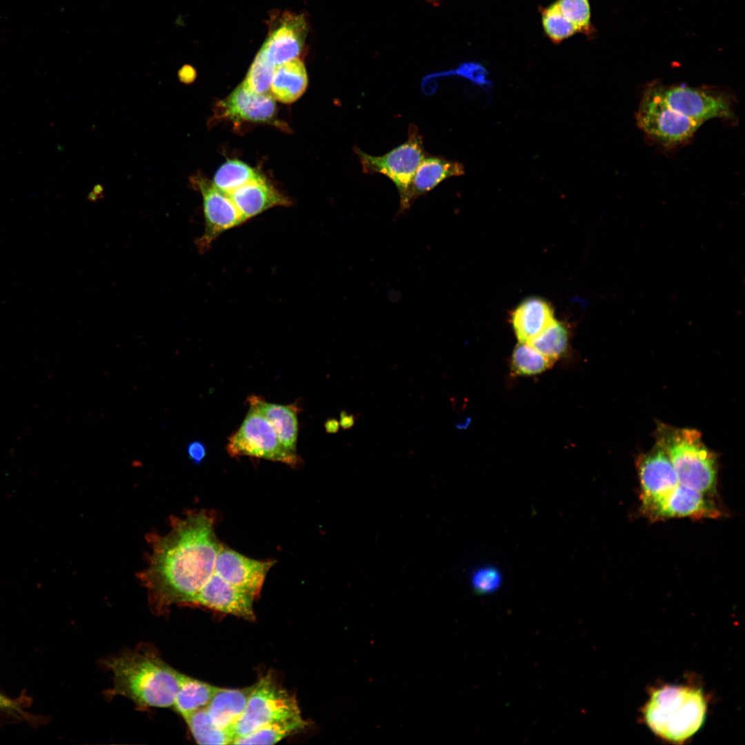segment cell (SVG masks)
I'll list each match as a JSON object with an SVG mask.
<instances>
[{
	"instance_id": "cell-1",
	"label": "cell",
	"mask_w": 745,
	"mask_h": 745,
	"mask_svg": "<svg viewBox=\"0 0 745 745\" xmlns=\"http://www.w3.org/2000/svg\"><path fill=\"white\" fill-rule=\"evenodd\" d=\"M165 535H148V566L138 574L150 603L161 612L173 604L188 605L214 573L221 546L214 517L206 510L172 517Z\"/></svg>"
},
{
	"instance_id": "cell-2",
	"label": "cell",
	"mask_w": 745,
	"mask_h": 745,
	"mask_svg": "<svg viewBox=\"0 0 745 745\" xmlns=\"http://www.w3.org/2000/svg\"><path fill=\"white\" fill-rule=\"evenodd\" d=\"M113 675L112 694L128 697L141 708L172 707L181 673L161 658L128 652L106 661Z\"/></svg>"
},
{
	"instance_id": "cell-3",
	"label": "cell",
	"mask_w": 745,
	"mask_h": 745,
	"mask_svg": "<svg viewBox=\"0 0 745 745\" xmlns=\"http://www.w3.org/2000/svg\"><path fill=\"white\" fill-rule=\"evenodd\" d=\"M706 711L701 690L666 686L652 692L644 715L655 734L674 743H683L700 728Z\"/></svg>"
},
{
	"instance_id": "cell-4",
	"label": "cell",
	"mask_w": 745,
	"mask_h": 745,
	"mask_svg": "<svg viewBox=\"0 0 745 745\" xmlns=\"http://www.w3.org/2000/svg\"><path fill=\"white\" fill-rule=\"evenodd\" d=\"M655 437L668 455L680 484L709 497L716 493L717 455L704 444L698 430L657 422Z\"/></svg>"
},
{
	"instance_id": "cell-5",
	"label": "cell",
	"mask_w": 745,
	"mask_h": 745,
	"mask_svg": "<svg viewBox=\"0 0 745 745\" xmlns=\"http://www.w3.org/2000/svg\"><path fill=\"white\" fill-rule=\"evenodd\" d=\"M422 136L415 124L408 128L407 140L382 156L370 155L354 148L364 173H380L395 185L400 198V210H408L413 203L410 188L415 172L427 155Z\"/></svg>"
},
{
	"instance_id": "cell-6",
	"label": "cell",
	"mask_w": 745,
	"mask_h": 745,
	"mask_svg": "<svg viewBox=\"0 0 745 745\" xmlns=\"http://www.w3.org/2000/svg\"><path fill=\"white\" fill-rule=\"evenodd\" d=\"M636 121L643 132L665 146L689 140L702 124L670 108L663 99L657 82L645 89L636 112Z\"/></svg>"
},
{
	"instance_id": "cell-7",
	"label": "cell",
	"mask_w": 745,
	"mask_h": 745,
	"mask_svg": "<svg viewBox=\"0 0 745 745\" xmlns=\"http://www.w3.org/2000/svg\"><path fill=\"white\" fill-rule=\"evenodd\" d=\"M295 697L270 675L252 686L246 708L232 727L235 738L244 736L272 722L299 715Z\"/></svg>"
},
{
	"instance_id": "cell-8",
	"label": "cell",
	"mask_w": 745,
	"mask_h": 745,
	"mask_svg": "<svg viewBox=\"0 0 745 745\" xmlns=\"http://www.w3.org/2000/svg\"><path fill=\"white\" fill-rule=\"evenodd\" d=\"M226 450L230 456H250L280 461L292 466L299 464L297 453L286 450L268 421L249 406L242 424L229 438Z\"/></svg>"
},
{
	"instance_id": "cell-9",
	"label": "cell",
	"mask_w": 745,
	"mask_h": 745,
	"mask_svg": "<svg viewBox=\"0 0 745 745\" xmlns=\"http://www.w3.org/2000/svg\"><path fill=\"white\" fill-rule=\"evenodd\" d=\"M657 85L668 106L692 120L703 123L711 119L734 117L733 99L722 90L684 84L665 86L658 82Z\"/></svg>"
},
{
	"instance_id": "cell-10",
	"label": "cell",
	"mask_w": 745,
	"mask_h": 745,
	"mask_svg": "<svg viewBox=\"0 0 745 745\" xmlns=\"http://www.w3.org/2000/svg\"><path fill=\"white\" fill-rule=\"evenodd\" d=\"M644 513L655 520L670 518H717L721 512L709 497L678 484L667 493L642 503Z\"/></svg>"
},
{
	"instance_id": "cell-11",
	"label": "cell",
	"mask_w": 745,
	"mask_h": 745,
	"mask_svg": "<svg viewBox=\"0 0 745 745\" xmlns=\"http://www.w3.org/2000/svg\"><path fill=\"white\" fill-rule=\"evenodd\" d=\"M195 182L202 195L205 220L203 234L196 244L199 251L203 252L221 234L245 221L227 193L205 179L197 177Z\"/></svg>"
},
{
	"instance_id": "cell-12",
	"label": "cell",
	"mask_w": 745,
	"mask_h": 745,
	"mask_svg": "<svg viewBox=\"0 0 745 745\" xmlns=\"http://www.w3.org/2000/svg\"><path fill=\"white\" fill-rule=\"evenodd\" d=\"M273 561L257 560L221 545L214 573L239 589L257 597Z\"/></svg>"
},
{
	"instance_id": "cell-13",
	"label": "cell",
	"mask_w": 745,
	"mask_h": 745,
	"mask_svg": "<svg viewBox=\"0 0 745 745\" xmlns=\"http://www.w3.org/2000/svg\"><path fill=\"white\" fill-rule=\"evenodd\" d=\"M255 597L213 573L188 605L200 606L249 621L255 619Z\"/></svg>"
},
{
	"instance_id": "cell-14",
	"label": "cell",
	"mask_w": 745,
	"mask_h": 745,
	"mask_svg": "<svg viewBox=\"0 0 745 745\" xmlns=\"http://www.w3.org/2000/svg\"><path fill=\"white\" fill-rule=\"evenodd\" d=\"M636 464L642 503L667 493L679 484L668 455L657 442L650 450L639 455Z\"/></svg>"
},
{
	"instance_id": "cell-15",
	"label": "cell",
	"mask_w": 745,
	"mask_h": 745,
	"mask_svg": "<svg viewBox=\"0 0 745 745\" xmlns=\"http://www.w3.org/2000/svg\"><path fill=\"white\" fill-rule=\"evenodd\" d=\"M306 25L301 16H286L269 35L260 51L275 67L297 58L303 50Z\"/></svg>"
},
{
	"instance_id": "cell-16",
	"label": "cell",
	"mask_w": 745,
	"mask_h": 745,
	"mask_svg": "<svg viewBox=\"0 0 745 745\" xmlns=\"http://www.w3.org/2000/svg\"><path fill=\"white\" fill-rule=\"evenodd\" d=\"M221 107L226 117L252 122L270 121L276 113L272 95L255 92L243 83L222 101Z\"/></svg>"
},
{
	"instance_id": "cell-17",
	"label": "cell",
	"mask_w": 745,
	"mask_h": 745,
	"mask_svg": "<svg viewBox=\"0 0 745 745\" xmlns=\"http://www.w3.org/2000/svg\"><path fill=\"white\" fill-rule=\"evenodd\" d=\"M245 221L277 206L289 201L264 177L250 181L228 194Z\"/></svg>"
},
{
	"instance_id": "cell-18",
	"label": "cell",
	"mask_w": 745,
	"mask_h": 745,
	"mask_svg": "<svg viewBox=\"0 0 745 745\" xmlns=\"http://www.w3.org/2000/svg\"><path fill=\"white\" fill-rule=\"evenodd\" d=\"M555 320L551 306L546 300L536 297L522 301L511 314L513 330L520 343H528Z\"/></svg>"
},
{
	"instance_id": "cell-19",
	"label": "cell",
	"mask_w": 745,
	"mask_h": 745,
	"mask_svg": "<svg viewBox=\"0 0 745 745\" xmlns=\"http://www.w3.org/2000/svg\"><path fill=\"white\" fill-rule=\"evenodd\" d=\"M247 400L250 407L257 410L268 421L284 447L290 452L297 453L299 408L295 404L269 403L256 395L249 396Z\"/></svg>"
},
{
	"instance_id": "cell-20",
	"label": "cell",
	"mask_w": 745,
	"mask_h": 745,
	"mask_svg": "<svg viewBox=\"0 0 745 745\" xmlns=\"http://www.w3.org/2000/svg\"><path fill=\"white\" fill-rule=\"evenodd\" d=\"M464 174V166L439 156L426 155L419 164L411 183L412 202L428 193L444 180Z\"/></svg>"
},
{
	"instance_id": "cell-21",
	"label": "cell",
	"mask_w": 745,
	"mask_h": 745,
	"mask_svg": "<svg viewBox=\"0 0 745 745\" xmlns=\"http://www.w3.org/2000/svg\"><path fill=\"white\" fill-rule=\"evenodd\" d=\"M252 688H219L206 707L211 721L220 728L232 729L246 708Z\"/></svg>"
},
{
	"instance_id": "cell-22",
	"label": "cell",
	"mask_w": 745,
	"mask_h": 745,
	"mask_svg": "<svg viewBox=\"0 0 745 745\" xmlns=\"http://www.w3.org/2000/svg\"><path fill=\"white\" fill-rule=\"evenodd\" d=\"M307 85L308 76L304 64L295 58L275 68L270 91L274 99L290 103L302 95Z\"/></svg>"
},
{
	"instance_id": "cell-23",
	"label": "cell",
	"mask_w": 745,
	"mask_h": 745,
	"mask_svg": "<svg viewBox=\"0 0 745 745\" xmlns=\"http://www.w3.org/2000/svg\"><path fill=\"white\" fill-rule=\"evenodd\" d=\"M219 689V687L181 673L172 708L185 719L194 712L207 707Z\"/></svg>"
},
{
	"instance_id": "cell-24",
	"label": "cell",
	"mask_w": 745,
	"mask_h": 745,
	"mask_svg": "<svg viewBox=\"0 0 745 745\" xmlns=\"http://www.w3.org/2000/svg\"><path fill=\"white\" fill-rule=\"evenodd\" d=\"M306 725L301 715L272 722L248 735L235 738L232 744H274Z\"/></svg>"
},
{
	"instance_id": "cell-25",
	"label": "cell",
	"mask_w": 745,
	"mask_h": 745,
	"mask_svg": "<svg viewBox=\"0 0 745 745\" xmlns=\"http://www.w3.org/2000/svg\"><path fill=\"white\" fill-rule=\"evenodd\" d=\"M199 744H231L235 739L232 729H222L210 719L207 708H201L184 719Z\"/></svg>"
},
{
	"instance_id": "cell-26",
	"label": "cell",
	"mask_w": 745,
	"mask_h": 745,
	"mask_svg": "<svg viewBox=\"0 0 745 745\" xmlns=\"http://www.w3.org/2000/svg\"><path fill=\"white\" fill-rule=\"evenodd\" d=\"M568 340V326L555 319L547 328L527 344L555 361L567 351Z\"/></svg>"
},
{
	"instance_id": "cell-27",
	"label": "cell",
	"mask_w": 745,
	"mask_h": 745,
	"mask_svg": "<svg viewBox=\"0 0 745 745\" xmlns=\"http://www.w3.org/2000/svg\"><path fill=\"white\" fill-rule=\"evenodd\" d=\"M261 176L254 168L239 160H228L217 170L212 183L229 194L239 187Z\"/></svg>"
},
{
	"instance_id": "cell-28",
	"label": "cell",
	"mask_w": 745,
	"mask_h": 745,
	"mask_svg": "<svg viewBox=\"0 0 745 745\" xmlns=\"http://www.w3.org/2000/svg\"><path fill=\"white\" fill-rule=\"evenodd\" d=\"M554 363L528 344L519 342L513 350L510 366L513 374L530 376L546 371Z\"/></svg>"
},
{
	"instance_id": "cell-29",
	"label": "cell",
	"mask_w": 745,
	"mask_h": 745,
	"mask_svg": "<svg viewBox=\"0 0 745 745\" xmlns=\"http://www.w3.org/2000/svg\"><path fill=\"white\" fill-rule=\"evenodd\" d=\"M542 25L548 37L559 43L577 32L575 26L564 15L557 2L542 12Z\"/></svg>"
},
{
	"instance_id": "cell-30",
	"label": "cell",
	"mask_w": 745,
	"mask_h": 745,
	"mask_svg": "<svg viewBox=\"0 0 745 745\" xmlns=\"http://www.w3.org/2000/svg\"><path fill=\"white\" fill-rule=\"evenodd\" d=\"M275 68V66L259 50L242 83L255 92L268 94Z\"/></svg>"
},
{
	"instance_id": "cell-31",
	"label": "cell",
	"mask_w": 745,
	"mask_h": 745,
	"mask_svg": "<svg viewBox=\"0 0 745 745\" xmlns=\"http://www.w3.org/2000/svg\"><path fill=\"white\" fill-rule=\"evenodd\" d=\"M564 15L575 26L577 32L591 36L595 32L588 0H557Z\"/></svg>"
},
{
	"instance_id": "cell-32",
	"label": "cell",
	"mask_w": 745,
	"mask_h": 745,
	"mask_svg": "<svg viewBox=\"0 0 745 745\" xmlns=\"http://www.w3.org/2000/svg\"><path fill=\"white\" fill-rule=\"evenodd\" d=\"M502 574L492 565H484L474 569L470 575L473 590L479 595H488L497 591L502 584Z\"/></svg>"
},
{
	"instance_id": "cell-33",
	"label": "cell",
	"mask_w": 745,
	"mask_h": 745,
	"mask_svg": "<svg viewBox=\"0 0 745 745\" xmlns=\"http://www.w3.org/2000/svg\"><path fill=\"white\" fill-rule=\"evenodd\" d=\"M188 458L196 464H201L206 455V447L203 442L199 440L190 441L186 448Z\"/></svg>"
},
{
	"instance_id": "cell-34",
	"label": "cell",
	"mask_w": 745,
	"mask_h": 745,
	"mask_svg": "<svg viewBox=\"0 0 745 745\" xmlns=\"http://www.w3.org/2000/svg\"><path fill=\"white\" fill-rule=\"evenodd\" d=\"M355 419L354 415H349L346 411L342 410L340 413L339 425L343 430H348L354 426Z\"/></svg>"
},
{
	"instance_id": "cell-35",
	"label": "cell",
	"mask_w": 745,
	"mask_h": 745,
	"mask_svg": "<svg viewBox=\"0 0 745 745\" xmlns=\"http://www.w3.org/2000/svg\"><path fill=\"white\" fill-rule=\"evenodd\" d=\"M19 704L0 693V709L19 711Z\"/></svg>"
},
{
	"instance_id": "cell-36",
	"label": "cell",
	"mask_w": 745,
	"mask_h": 745,
	"mask_svg": "<svg viewBox=\"0 0 745 745\" xmlns=\"http://www.w3.org/2000/svg\"><path fill=\"white\" fill-rule=\"evenodd\" d=\"M326 431L328 433H336L339 429V422L335 419H328L325 424Z\"/></svg>"
},
{
	"instance_id": "cell-37",
	"label": "cell",
	"mask_w": 745,
	"mask_h": 745,
	"mask_svg": "<svg viewBox=\"0 0 745 745\" xmlns=\"http://www.w3.org/2000/svg\"><path fill=\"white\" fill-rule=\"evenodd\" d=\"M427 1H428V2H430V3H433V4H434V5H436V4H437V3H438V1H439V0H427Z\"/></svg>"
}]
</instances>
